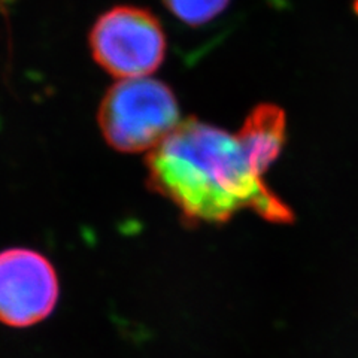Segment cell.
Wrapping results in <instances>:
<instances>
[{
    "label": "cell",
    "mask_w": 358,
    "mask_h": 358,
    "mask_svg": "<svg viewBox=\"0 0 358 358\" xmlns=\"http://www.w3.org/2000/svg\"><path fill=\"white\" fill-rule=\"evenodd\" d=\"M236 134L246 151L267 172L287 141L285 112L271 103L255 106Z\"/></svg>",
    "instance_id": "cell-5"
},
{
    "label": "cell",
    "mask_w": 358,
    "mask_h": 358,
    "mask_svg": "<svg viewBox=\"0 0 358 358\" xmlns=\"http://www.w3.org/2000/svg\"><path fill=\"white\" fill-rule=\"evenodd\" d=\"M148 184L189 222L222 224L251 209L276 224L294 220L293 210L264 182L266 171L238 134L188 118L148 159Z\"/></svg>",
    "instance_id": "cell-1"
},
{
    "label": "cell",
    "mask_w": 358,
    "mask_h": 358,
    "mask_svg": "<svg viewBox=\"0 0 358 358\" xmlns=\"http://www.w3.org/2000/svg\"><path fill=\"white\" fill-rule=\"evenodd\" d=\"M97 120L106 142L117 151H152L179 124V106L164 83L130 78L108 90Z\"/></svg>",
    "instance_id": "cell-2"
},
{
    "label": "cell",
    "mask_w": 358,
    "mask_h": 358,
    "mask_svg": "<svg viewBox=\"0 0 358 358\" xmlns=\"http://www.w3.org/2000/svg\"><path fill=\"white\" fill-rule=\"evenodd\" d=\"M90 48L105 71L130 80L159 69L166 54V36L150 10L115 6L96 21L90 33Z\"/></svg>",
    "instance_id": "cell-3"
},
{
    "label": "cell",
    "mask_w": 358,
    "mask_h": 358,
    "mask_svg": "<svg viewBox=\"0 0 358 358\" xmlns=\"http://www.w3.org/2000/svg\"><path fill=\"white\" fill-rule=\"evenodd\" d=\"M171 13L189 26L206 24L227 8L230 0H163Z\"/></svg>",
    "instance_id": "cell-6"
},
{
    "label": "cell",
    "mask_w": 358,
    "mask_h": 358,
    "mask_svg": "<svg viewBox=\"0 0 358 358\" xmlns=\"http://www.w3.org/2000/svg\"><path fill=\"white\" fill-rule=\"evenodd\" d=\"M59 294L57 272L47 257L27 248L0 252V322L35 326L51 315Z\"/></svg>",
    "instance_id": "cell-4"
}]
</instances>
